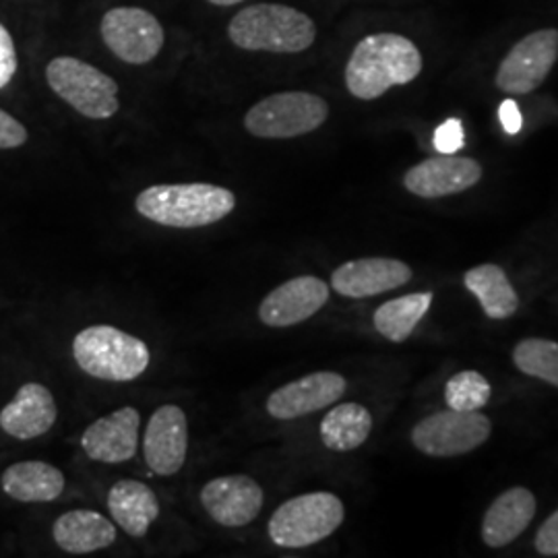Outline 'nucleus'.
Instances as JSON below:
<instances>
[{"label": "nucleus", "instance_id": "f257e3e1", "mask_svg": "<svg viewBox=\"0 0 558 558\" xmlns=\"http://www.w3.org/2000/svg\"><path fill=\"white\" fill-rule=\"evenodd\" d=\"M422 71L418 46L399 34H373L360 40L345 64L348 92L359 100H377L391 87L408 85Z\"/></svg>", "mask_w": 558, "mask_h": 558}, {"label": "nucleus", "instance_id": "f03ea898", "mask_svg": "<svg viewBox=\"0 0 558 558\" xmlns=\"http://www.w3.org/2000/svg\"><path fill=\"white\" fill-rule=\"evenodd\" d=\"M135 209L158 226L195 230L226 220L236 209V195L209 182L154 184L137 195Z\"/></svg>", "mask_w": 558, "mask_h": 558}, {"label": "nucleus", "instance_id": "7ed1b4c3", "mask_svg": "<svg viewBox=\"0 0 558 558\" xmlns=\"http://www.w3.org/2000/svg\"><path fill=\"white\" fill-rule=\"evenodd\" d=\"M228 38L248 52L299 54L317 40V25L294 7L260 2L242 9L232 17Z\"/></svg>", "mask_w": 558, "mask_h": 558}, {"label": "nucleus", "instance_id": "20e7f679", "mask_svg": "<svg viewBox=\"0 0 558 558\" xmlns=\"http://www.w3.org/2000/svg\"><path fill=\"white\" fill-rule=\"evenodd\" d=\"M73 359L94 379L131 383L149 368L151 350L114 325H89L73 338Z\"/></svg>", "mask_w": 558, "mask_h": 558}, {"label": "nucleus", "instance_id": "39448f33", "mask_svg": "<svg viewBox=\"0 0 558 558\" xmlns=\"http://www.w3.org/2000/svg\"><path fill=\"white\" fill-rule=\"evenodd\" d=\"M343 502L331 493H306L281 502L267 521L269 539L288 550L315 546L343 523Z\"/></svg>", "mask_w": 558, "mask_h": 558}, {"label": "nucleus", "instance_id": "423d86ee", "mask_svg": "<svg viewBox=\"0 0 558 558\" xmlns=\"http://www.w3.org/2000/svg\"><path fill=\"white\" fill-rule=\"evenodd\" d=\"M50 89L81 117L112 119L119 112V83L94 64L75 57H57L46 66Z\"/></svg>", "mask_w": 558, "mask_h": 558}, {"label": "nucleus", "instance_id": "0eeeda50", "mask_svg": "<svg viewBox=\"0 0 558 558\" xmlns=\"http://www.w3.org/2000/svg\"><path fill=\"white\" fill-rule=\"evenodd\" d=\"M329 106L308 92H281L257 101L244 117V129L257 140H294L317 131Z\"/></svg>", "mask_w": 558, "mask_h": 558}, {"label": "nucleus", "instance_id": "6e6552de", "mask_svg": "<svg viewBox=\"0 0 558 558\" xmlns=\"http://www.w3.org/2000/svg\"><path fill=\"white\" fill-rule=\"evenodd\" d=\"M490 430V420L480 412L447 410L420 420L412 430V442L424 456L456 458L478 449Z\"/></svg>", "mask_w": 558, "mask_h": 558}, {"label": "nucleus", "instance_id": "1a4fd4ad", "mask_svg": "<svg viewBox=\"0 0 558 558\" xmlns=\"http://www.w3.org/2000/svg\"><path fill=\"white\" fill-rule=\"evenodd\" d=\"M101 40L126 64H147L163 48L166 34L160 21L140 7H114L101 17Z\"/></svg>", "mask_w": 558, "mask_h": 558}, {"label": "nucleus", "instance_id": "9d476101", "mask_svg": "<svg viewBox=\"0 0 558 558\" xmlns=\"http://www.w3.org/2000/svg\"><path fill=\"white\" fill-rule=\"evenodd\" d=\"M557 60L558 29H538L509 50L495 83L509 96H525L546 81Z\"/></svg>", "mask_w": 558, "mask_h": 558}, {"label": "nucleus", "instance_id": "9b49d317", "mask_svg": "<svg viewBox=\"0 0 558 558\" xmlns=\"http://www.w3.org/2000/svg\"><path fill=\"white\" fill-rule=\"evenodd\" d=\"M189 456V418L177 403L160 405L145 426L143 458L161 478L179 474Z\"/></svg>", "mask_w": 558, "mask_h": 558}, {"label": "nucleus", "instance_id": "f8f14e48", "mask_svg": "<svg viewBox=\"0 0 558 558\" xmlns=\"http://www.w3.org/2000/svg\"><path fill=\"white\" fill-rule=\"evenodd\" d=\"M201 507L221 527H244L259 518L265 493L259 482L244 474L218 476L203 484Z\"/></svg>", "mask_w": 558, "mask_h": 558}, {"label": "nucleus", "instance_id": "ddd939ff", "mask_svg": "<svg viewBox=\"0 0 558 558\" xmlns=\"http://www.w3.org/2000/svg\"><path fill=\"white\" fill-rule=\"evenodd\" d=\"M348 383L333 371H319L286 383L267 398V414L276 420H296L329 408L343 398Z\"/></svg>", "mask_w": 558, "mask_h": 558}, {"label": "nucleus", "instance_id": "4468645a", "mask_svg": "<svg viewBox=\"0 0 558 558\" xmlns=\"http://www.w3.org/2000/svg\"><path fill=\"white\" fill-rule=\"evenodd\" d=\"M140 410L124 405L92 422L81 435V449L98 463H124L140 451Z\"/></svg>", "mask_w": 558, "mask_h": 558}, {"label": "nucleus", "instance_id": "2eb2a0df", "mask_svg": "<svg viewBox=\"0 0 558 558\" xmlns=\"http://www.w3.org/2000/svg\"><path fill=\"white\" fill-rule=\"evenodd\" d=\"M329 302V286L315 276L288 279L260 300L259 320L267 327H294L315 317Z\"/></svg>", "mask_w": 558, "mask_h": 558}, {"label": "nucleus", "instance_id": "dca6fc26", "mask_svg": "<svg viewBox=\"0 0 558 558\" xmlns=\"http://www.w3.org/2000/svg\"><path fill=\"white\" fill-rule=\"evenodd\" d=\"M482 166L472 158L445 156L420 161L403 177V186L422 199H439L458 195L478 184Z\"/></svg>", "mask_w": 558, "mask_h": 558}, {"label": "nucleus", "instance_id": "f3484780", "mask_svg": "<svg viewBox=\"0 0 558 558\" xmlns=\"http://www.w3.org/2000/svg\"><path fill=\"white\" fill-rule=\"evenodd\" d=\"M412 269L403 260L366 257L339 265L331 276V288L345 299H371L398 290L412 279Z\"/></svg>", "mask_w": 558, "mask_h": 558}, {"label": "nucleus", "instance_id": "a211bd4d", "mask_svg": "<svg viewBox=\"0 0 558 558\" xmlns=\"http://www.w3.org/2000/svg\"><path fill=\"white\" fill-rule=\"evenodd\" d=\"M57 418L59 408L52 391L41 383H25L0 410V428L13 439H38L57 424Z\"/></svg>", "mask_w": 558, "mask_h": 558}, {"label": "nucleus", "instance_id": "6ab92c4d", "mask_svg": "<svg viewBox=\"0 0 558 558\" xmlns=\"http://www.w3.org/2000/svg\"><path fill=\"white\" fill-rule=\"evenodd\" d=\"M108 511L126 536L143 538L160 518L161 505L156 490L143 480H119L108 493Z\"/></svg>", "mask_w": 558, "mask_h": 558}, {"label": "nucleus", "instance_id": "aec40b11", "mask_svg": "<svg viewBox=\"0 0 558 558\" xmlns=\"http://www.w3.org/2000/svg\"><path fill=\"white\" fill-rule=\"evenodd\" d=\"M117 523L94 509H73L52 525V538L69 555H92L117 542Z\"/></svg>", "mask_w": 558, "mask_h": 558}, {"label": "nucleus", "instance_id": "412c9836", "mask_svg": "<svg viewBox=\"0 0 558 558\" xmlns=\"http://www.w3.org/2000/svg\"><path fill=\"white\" fill-rule=\"evenodd\" d=\"M536 515V497L515 486L502 493L482 519V539L490 548H502L518 539Z\"/></svg>", "mask_w": 558, "mask_h": 558}, {"label": "nucleus", "instance_id": "4be33fe9", "mask_svg": "<svg viewBox=\"0 0 558 558\" xmlns=\"http://www.w3.org/2000/svg\"><path fill=\"white\" fill-rule=\"evenodd\" d=\"M0 486L7 497L17 502H52L62 497L66 480L57 465L27 459L11 463L0 476Z\"/></svg>", "mask_w": 558, "mask_h": 558}, {"label": "nucleus", "instance_id": "5701e85b", "mask_svg": "<svg viewBox=\"0 0 558 558\" xmlns=\"http://www.w3.org/2000/svg\"><path fill=\"white\" fill-rule=\"evenodd\" d=\"M463 283L478 299L488 319H509L518 313V292L499 265L486 263L470 269L463 276Z\"/></svg>", "mask_w": 558, "mask_h": 558}, {"label": "nucleus", "instance_id": "b1692460", "mask_svg": "<svg viewBox=\"0 0 558 558\" xmlns=\"http://www.w3.org/2000/svg\"><path fill=\"white\" fill-rule=\"evenodd\" d=\"M373 416L356 401L339 403L320 422V440L329 451L348 453L362 447L371 437Z\"/></svg>", "mask_w": 558, "mask_h": 558}, {"label": "nucleus", "instance_id": "393cba45", "mask_svg": "<svg viewBox=\"0 0 558 558\" xmlns=\"http://www.w3.org/2000/svg\"><path fill=\"white\" fill-rule=\"evenodd\" d=\"M430 304H433L430 292L408 294V296L383 302L373 317L375 329L383 338L401 343L412 336L416 325L428 313Z\"/></svg>", "mask_w": 558, "mask_h": 558}, {"label": "nucleus", "instance_id": "a878e982", "mask_svg": "<svg viewBox=\"0 0 558 558\" xmlns=\"http://www.w3.org/2000/svg\"><path fill=\"white\" fill-rule=\"evenodd\" d=\"M513 362L523 375L558 387V343L550 339L530 338L519 341Z\"/></svg>", "mask_w": 558, "mask_h": 558}, {"label": "nucleus", "instance_id": "bb28decb", "mask_svg": "<svg viewBox=\"0 0 558 558\" xmlns=\"http://www.w3.org/2000/svg\"><path fill=\"white\" fill-rule=\"evenodd\" d=\"M490 383L476 371H461L445 387V401L449 410L478 412L490 399Z\"/></svg>", "mask_w": 558, "mask_h": 558}, {"label": "nucleus", "instance_id": "cd10ccee", "mask_svg": "<svg viewBox=\"0 0 558 558\" xmlns=\"http://www.w3.org/2000/svg\"><path fill=\"white\" fill-rule=\"evenodd\" d=\"M20 60L11 32L0 23V89H4L17 73Z\"/></svg>", "mask_w": 558, "mask_h": 558}, {"label": "nucleus", "instance_id": "c85d7f7f", "mask_svg": "<svg viewBox=\"0 0 558 558\" xmlns=\"http://www.w3.org/2000/svg\"><path fill=\"white\" fill-rule=\"evenodd\" d=\"M433 143H435V149H437L439 154H445V156H451V154L459 151V149L463 147V143H465V140H463V124H461V120H445L439 129L435 131Z\"/></svg>", "mask_w": 558, "mask_h": 558}, {"label": "nucleus", "instance_id": "c756f323", "mask_svg": "<svg viewBox=\"0 0 558 558\" xmlns=\"http://www.w3.org/2000/svg\"><path fill=\"white\" fill-rule=\"evenodd\" d=\"M29 140L27 129L20 120L0 108V149H17Z\"/></svg>", "mask_w": 558, "mask_h": 558}, {"label": "nucleus", "instance_id": "7c9ffc66", "mask_svg": "<svg viewBox=\"0 0 558 558\" xmlns=\"http://www.w3.org/2000/svg\"><path fill=\"white\" fill-rule=\"evenodd\" d=\"M536 550L542 557H558V511L542 523L536 536Z\"/></svg>", "mask_w": 558, "mask_h": 558}, {"label": "nucleus", "instance_id": "2f4dec72", "mask_svg": "<svg viewBox=\"0 0 558 558\" xmlns=\"http://www.w3.org/2000/svg\"><path fill=\"white\" fill-rule=\"evenodd\" d=\"M499 120L505 133L518 135L521 126H523V119H521V110H519L515 100H505L500 104Z\"/></svg>", "mask_w": 558, "mask_h": 558}, {"label": "nucleus", "instance_id": "473e14b6", "mask_svg": "<svg viewBox=\"0 0 558 558\" xmlns=\"http://www.w3.org/2000/svg\"><path fill=\"white\" fill-rule=\"evenodd\" d=\"M207 2H211L216 7H234V4H240L242 0H207Z\"/></svg>", "mask_w": 558, "mask_h": 558}]
</instances>
